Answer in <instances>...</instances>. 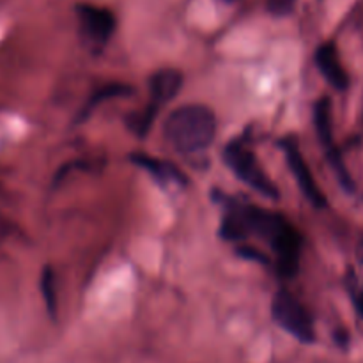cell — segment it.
<instances>
[{
	"label": "cell",
	"instance_id": "cell-13",
	"mask_svg": "<svg viewBox=\"0 0 363 363\" xmlns=\"http://www.w3.org/2000/svg\"><path fill=\"white\" fill-rule=\"evenodd\" d=\"M362 259H363V248H362Z\"/></svg>",
	"mask_w": 363,
	"mask_h": 363
},
{
	"label": "cell",
	"instance_id": "cell-11",
	"mask_svg": "<svg viewBox=\"0 0 363 363\" xmlns=\"http://www.w3.org/2000/svg\"><path fill=\"white\" fill-rule=\"evenodd\" d=\"M347 291H350L351 301H353L354 308H357L358 315L363 319V282L362 279H358L353 272H350L346 280Z\"/></svg>",
	"mask_w": 363,
	"mask_h": 363
},
{
	"label": "cell",
	"instance_id": "cell-3",
	"mask_svg": "<svg viewBox=\"0 0 363 363\" xmlns=\"http://www.w3.org/2000/svg\"><path fill=\"white\" fill-rule=\"evenodd\" d=\"M272 314L277 325L303 344L314 342V323L307 308L287 291H277L272 301Z\"/></svg>",
	"mask_w": 363,
	"mask_h": 363
},
{
	"label": "cell",
	"instance_id": "cell-9",
	"mask_svg": "<svg viewBox=\"0 0 363 363\" xmlns=\"http://www.w3.org/2000/svg\"><path fill=\"white\" fill-rule=\"evenodd\" d=\"M135 163L138 167H142L144 170H147L152 177H155L158 183L165 184V186H184L186 184V176L177 169L176 165L172 163H167L162 162L158 158H151V156H145V155H133Z\"/></svg>",
	"mask_w": 363,
	"mask_h": 363
},
{
	"label": "cell",
	"instance_id": "cell-4",
	"mask_svg": "<svg viewBox=\"0 0 363 363\" xmlns=\"http://www.w3.org/2000/svg\"><path fill=\"white\" fill-rule=\"evenodd\" d=\"M314 123L315 130H318L319 140H321L323 147H325L326 158L332 163L333 170H335L337 177H339L340 184L346 191H354L353 179L351 174L347 172L344 160L340 156L339 149H337L335 140H333V128H332V103L328 98H321L314 106Z\"/></svg>",
	"mask_w": 363,
	"mask_h": 363
},
{
	"label": "cell",
	"instance_id": "cell-12",
	"mask_svg": "<svg viewBox=\"0 0 363 363\" xmlns=\"http://www.w3.org/2000/svg\"><path fill=\"white\" fill-rule=\"evenodd\" d=\"M296 7V0H266V9L273 16H289Z\"/></svg>",
	"mask_w": 363,
	"mask_h": 363
},
{
	"label": "cell",
	"instance_id": "cell-6",
	"mask_svg": "<svg viewBox=\"0 0 363 363\" xmlns=\"http://www.w3.org/2000/svg\"><path fill=\"white\" fill-rule=\"evenodd\" d=\"M282 149L286 152L287 163L291 167V172L294 174L298 181V186L303 191V195L307 197V201L311 202L314 208L323 209L326 208V197L321 190H319L318 183H315L314 176H312L311 169H308L307 162H305L303 155L300 151V145H298V140L294 137H287L282 140Z\"/></svg>",
	"mask_w": 363,
	"mask_h": 363
},
{
	"label": "cell",
	"instance_id": "cell-2",
	"mask_svg": "<svg viewBox=\"0 0 363 363\" xmlns=\"http://www.w3.org/2000/svg\"><path fill=\"white\" fill-rule=\"evenodd\" d=\"M223 160L229 165V169L243 181L245 184L261 194L262 197L272 199V201H279L280 194L279 188L273 184L268 174L261 169L259 162L255 160L254 152L248 147H245L243 142L234 140L223 151Z\"/></svg>",
	"mask_w": 363,
	"mask_h": 363
},
{
	"label": "cell",
	"instance_id": "cell-8",
	"mask_svg": "<svg viewBox=\"0 0 363 363\" xmlns=\"http://www.w3.org/2000/svg\"><path fill=\"white\" fill-rule=\"evenodd\" d=\"M181 85H183V74L177 69H165L156 71L151 77L149 87H151V106L160 110L163 105L172 101L176 94L179 92Z\"/></svg>",
	"mask_w": 363,
	"mask_h": 363
},
{
	"label": "cell",
	"instance_id": "cell-10",
	"mask_svg": "<svg viewBox=\"0 0 363 363\" xmlns=\"http://www.w3.org/2000/svg\"><path fill=\"white\" fill-rule=\"evenodd\" d=\"M39 286H41V293H43V298H45V303H46V308H48L50 315H52V318H55L57 293H55V275H53L52 268L43 269Z\"/></svg>",
	"mask_w": 363,
	"mask_h": 363
},
{
	"label": "cell",
	"instance_id": "cell-7",
	"mask_svg": "<svg viewBox=\"0 0 363 363\" xmlns=\"http://www.w3.org/2000/svg\"><path fill=\"white\" fill-rule=\"evenodd\" d=\"M315 64L333 89L346 91L347 85H350V77H347L346 69L340 62L339 52H337L333 43H325V45L319 46L318 52H315Z\"/></svg>",
	"mask_w": 363,
	"mask_h": 363
},
{
	"label": "cell",
	"instance_id": "cell-5",
	"mask_svg": "<svg viewBox=\"0 0 363 363\" xmlns=\"http://www.w3.org/2000/svg\"><path fill=\"white\" fill-rule=\"evenodd\" d=\"M77 16L80 21L82 35L94 48H101L110 41L116 30V16L112 11L92 4H78Z\"/></svg>",
	"mask_w": 363,
	"mask_h": 363
},
{
	"label": "cell",
	"instance_id": "cell-1",
	"mask_svg": "<svg viewBox=\"0 0 363 363\" xmlns=\"http://www.w3.org/2000/svg\"><path fill=\"white\" fill-rule=\"evenodd\" d=\"M165 138L181 155H197L213 144L216 117L204 105H183L165 121Z\"/></svg>",
	"mask_w": 363,
	"mask_h": 363
}]
</instances>
